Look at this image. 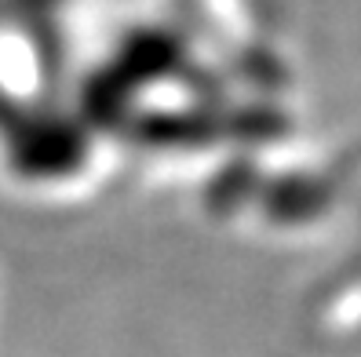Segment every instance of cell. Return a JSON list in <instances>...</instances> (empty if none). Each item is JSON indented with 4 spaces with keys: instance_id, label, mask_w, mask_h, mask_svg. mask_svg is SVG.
<instances>
[{
    "instance_id": "obj_1",
    "label": "cell",
    "mask_w": 361,
    "mask_h": 357,
    "mask_svg": "<svg viewBox=\"0 0 361 357\" xmlns=\"http://www.w3.org/2000/svg\"><path fill=\"white\" fill-rule=\"evenodd\" d=\"M4 146L11 168L30 179H59L73 172L84 157L80 128L51 117H30L26 124H11Z\"/></svg>"
}]
</instances>
